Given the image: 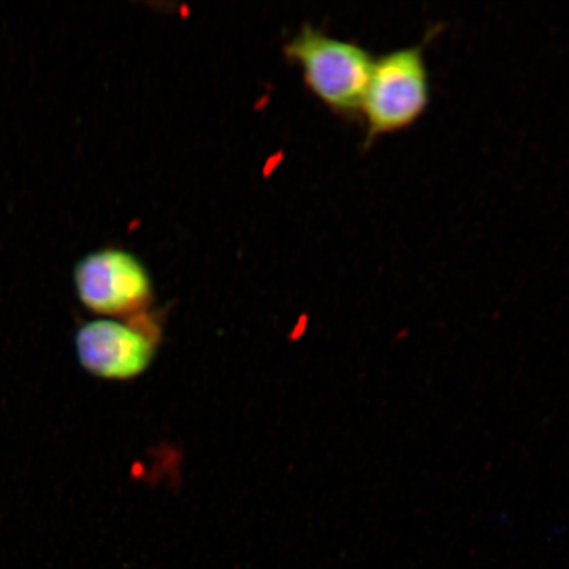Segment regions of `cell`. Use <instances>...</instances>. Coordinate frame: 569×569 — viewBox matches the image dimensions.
Returning a JSON list of instances; mask_svg holds the SVG:
<instances>
[{
	"label": "cell",
	"mask_w": 569,
	"mask_h": 569,
	"mask_svg": "<svg viewBox=\"0 0 569 569\" xmlns=\"http://www.w3.org/2000/svg\"><path fill=\"white\" fill-rule=\"evenodd\" d=\"M283 52L301 67L306 84L329 109L346 118L361 112L375 63L366 47L306 24Z\"/></svg>",
	"instance_id": "cell-2"
},
{
	"label": "cell",
	"mask_w": 569,
	"mask_h": 569,
	"mask_svg": "<svg viewBox=\"0 0 569 569\" xmlns=\"http://www.w3.org/2000/svg\"><path fill=\"white\" fill-rule=\"evenodd\" d=\"M78 298L98 316L133 318L152 301L148 269L131 252L104 248L91 252L74 269Z\"/></svg>",
	"instance_id": "cell-3"
},
{
	"label": "cell",
	"mask_w": 569,
	"mask_h": 569,
	"mask_svg": "<svg viewBox=\"0 0 569 569\" xmlns=\"http://www.w3.org/2000/svg\"><path fill=\"white\" fill-rule=\"evenodd\" d=\"M438 31L439 26L432 27L418 44L397 48L375 59L361 106L366 147L382 134L408 130L429 109L431 81L425 48Z\"/></svg>",
	"instance_id": "cell-1"
},
{
	"label": "cell",
	"mask_w": 569,
	"mask_h": 569,
	"mask_svg": "<svg viewBox=\"0 0 569 569\" xmlns=\"http://www.w3.org/2000/svg\"><path fill=\"white\" fill-rule=\"evenodd\" d=\"M146 326L97 319L76 336L78 360L84 371L103 380L124 381L144 373L156 356V338Z\"/></svg>",
	"instance_id": "cell-4"
}]
</instances>
